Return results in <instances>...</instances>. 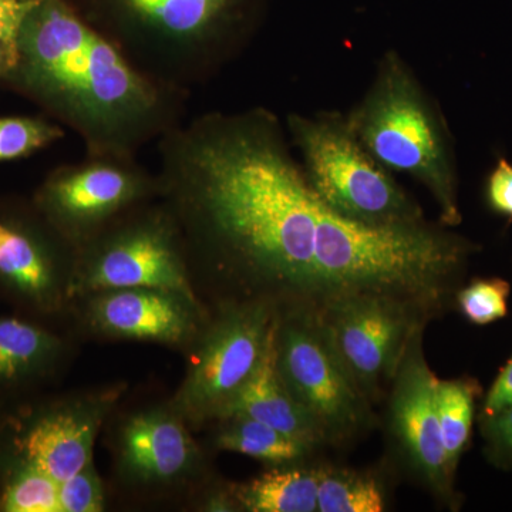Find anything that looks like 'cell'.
Listing matches in <instances>:
<instances>
[{
	"label": "cell",
	"instance_id": "obj_1",
	"mask_svg": "<svg viewBox=\"0 0 512 512\" xmlns=\"http://www.w3.org/2000/svg\"><path fill=\"white\" fill-rule=\"evenodd\" d=\"M6 82L83 140L90 157L136 158L183 123L185 93L154 82L64 0H35Z\"/></svg>",
	"mask_w": 512,
	"mask_h": 512
},
{
	"label": "cell",
	"instance_id": "obj_2",
	"mask_svg": "<svg viewBox=\"0 0 512 512\" xmlns=\"http://www.w3.org/2000/svg\"><path fill=\"white\" fill-rule=\"evenodd\" d=\"M268 0H97L93 26L141 73L187 94L237 59Z\"/></svg>",
	"mask_w": 512,
	"mask_h": 512
},
{
	"label": "cell",
	"instance_id": "obj_3",
	"mask_svg": "<svg viewBox=\"0 0 512 512\" xmlns=\"http://www.w3.org/2000/svg\"><path fill=\"white\" fill-rule=\"evenodd\" d=\"M124 384L0 406V512H63L67 481L93 461Z\"/></svg>",
	"mask_w": 512,
	"mask_h": 512
},
{
	"label": "cell",
	"instance_id": "obj_4",
	"mask_svg": "<svg viewBox=\"0 0 512 512\" xmlns=\"http://www.w3.org/2000/svg\"><path fill=\"white\" fill-rule=\"evenodd\" d=\"M346 117L384 168L410 175L427 188L441 224H460L456 161L446 121L400 53H384L365 96Z\"/></svg>",
	"mask_w": 512,
	"mask_h": 512
},
{
	"label": "cell",
	"instance_id": "obj_5",
	"mask_svg": "<svg viewBox=\"0 0 512 512\" xmlns=\"http://www.w3.org/2000/svg\"><path fill=\"white\" fill-rule=\"evenodd\" d=\"M286 133L299 151L309 187L330 211L375 227L423 224L420 205L363 147L346 113H291Z\"/></svg>",
	"mask_w": 512,
	"mask_h": 512
},
{
	"label": "cell",
	"instance_id": "obj_6",
	"mask_svg": "<svg viewBox=\"0 0 512 512\" xmlns=\"http://www.w3.org/2000/svg\"><path fill=\"white\" fill-rule=\"evenodd\" d=\"M121 288H163L198 296L183 234L158 195L123 212L76 249L72 303L90 293Z\"/></svg>",
	"mask_w": 512,
	"mask_h": 512
},
{
	"label": "cell",
	"instance_id": "obj_7",
	"mask_svg": "<svg viewBox=\"0 0 512 512\" xmlns=\"http://www.w3.org/2000/svg\"><path fill=\"white\" fill-rule=\"evenodd\" d=\"M279 309L266 301H224L185 350L187 367L171 406L190 427L215 421L254 375L274 339Z\"/></svg>",
	"mask_w": 512,
	"mask_h": 512
},
{
	"label": "cell",
	"instance_id": "obj_8",
	"mask_svg": "<svg viewBox=\"0 0 512 512\" xmlns=\"http://www.w3.org/2000/svg\"><path fill=\"white\" fill-rule=\"evenodd\" d=\"M157 195L156 174L136 158L90 157L50 174L32 204L77 249L123 212Z\"/></svg>",
	"mask_w": 512,
	"mask_h": 512
},
{
	"label": "cell",
	"instance_id": "obj_9",
	"mask_svg": "<svg viewBox=\"0 0 512 512\" xmlns=\"http://www.w3.org/2000/svg\"><path fill=\"white\" fill-rule=\"evenodd\" d=\"M76 248L35 205H0V296L45 320L70 311Z\"/></svg>",
	"mask_w": 512,
	"mask_h": 512
},
{
	"label": "cell",
	"instance_id": "obj_10",
	"mask_svg": "<svg viewBox=\"0 0 512 512\" xmlns=\"http://www.w3.org/2000/svg\"><path fill=\"white\" fill-rule=\"evenodd\" d=\"M276 369L296 402L318 421L326 436L357 426L363 393L330 345L318 319L282 315L275 333Z\"/></svg>",
	"mask_w": 512,
	"mask_h": 512
},
{
	"label": "cell",
	"instance_id": "obj_11",
	"mask_svg": "<svg viewBox=\"0 0 512 512\" xmlns=\"http://www.w3.org/2000/svg\"><path fill=\"white\" fill-rule=\"evenodd\" d=\"M84 329L109 340L150 342L183 349L194 342L210 312L200 296L163 288L109 289L72 303Z\"/></svg>",
	"mask_w": 512,
	"mask_h": 512
},
{
	"label": "cell",
	"instance_id": "obj_12",
	"mask_svg": "<svg viewBox=\"0 0 512 512\" xmlns=\"http://www.w3.org/2000/svg\"><path fill=\"white\" fill-rule=\"evenodd\" d=\"M319 322L363 394L376 392L383 379L394 376L414 328L407 303L380 295L333 299Z\"/></svg>",
	"mask_w": 512,
	"mask_h": 512
},
{
	"label": "cell",
	"instance_id": "obj_13",
	"mask_svg": "<svg viewBox=\"0 0 512 512\" xmlns=\"http://www.w3.org/2000/svg\"><path fill=\"white\" fill-rule=\"evenodd\" d=\"M113 453L121 483L136 490H170L204 473V454L171 403L128 414L116 431Z\"/></svg>",
	"mask_w": 512,
	"mask_h": 512
},
{
	"label": "cell",
	"instance_id": "obj_14",
	"mask_svg": "<svg viewBox=\"0 0 512 512\" xmlns=\"http://www.w3.org/2000/svg\"><path fill=\"white\" fill-rule=\"evenodd\" d=\"M394 376L392 417L397 437L427 481L447 493L454 470L441 441L437 414L439 379L424 359L420 326L410 332Z\"/></svg>",
	"mask_w": 512,
	"mask_h": 512
},
{
	"label": "cell",
	"instance_id": "obj_15",
	"mask_svg": "<svg viewBox=\"0 0 512 512\" xmlns=\"http://www.w3.org/2000/svg\"><path fill=\"white\" fill-rule=\"evenodd\" d=\"M69 340L30 316H0V406L32 397L72 357Z\"/></svg>",
	"mask_w": 512,
	"mask_h": 512
},
{
	"label": "cell",
	"instance_id": "obj_16",
	"mask_svg": "<svg viewBox=\"0 0 512 512\" xmlns=\"http://www.w3.org/2000/svg\"><path fill=\"white\" fill-rule=\"evenodd\" d=\"M232 414H244L261 421L309 447L326 439V433L318 421L296 402L279 376L276 369L275 336L254 375L225 404L217 420Z\"/></svg>",
	"mask_w": 512,
	"mask_h": 512
},
{
	"label": "cell",
	"instance_id": "obj_17",
	"mask_svg": "<svg viewBox=\"0 0 512 512\" xmlns=\"http://www.w3.org/2000/svg\"><path fill=\"white\" fill-rule=\"evenodd\" d=\"M320 470L274 468L232 488L238 510L251 512L318 511Z\"/></svg>",
	"mask_w": 512,
	"mask_h": 512
},
{
	"label": "cell",
	"instance_id": "obj_18",
	"mask_svg": "<svg viewBox=\"0 0 512 512\" xmlns=\"http://www.w3.org/2000/svg\"><path fill=\"white\" fill-rule=\"evenodd\" d=\"M217 421L220 429L215 434L214 444L222 451L244 454L255 460L282 466L299 460L311 448L244 414H232Z\"/></svg>",
	"mask_w": 512,
	"mask_h": 512
},
{
	"label": "cell",
	"instance_id": "obj_19",
	"mask_svg": "<svg viewBox=\"0 0 512 512\" xmlns=\"http://www.w3.org/2000/svg\"><path fill=\"white\" fill-rule=\"evenodd\" d=\"M476 393V386L468 380L437 382V414L441 441L448 464L453 470H456L457 461L470 441Z\"/></svg>",
	"mask_w": 512,
	"mask_h": 512
},
{
	"label": "cell",
	"instance_id": "obj_20",
	"mask_svg": "<svg viewBox=\"0 0 512 512\" xmlns=\"http://www.w3.org/2000/svg\"><path fill=\"white\" fill-rule=\"evenodd\" d=\"M384 500L373 478L348 471L320 470L318 511L380 512Z\"/></svg>",
	"mask_w": 512,
	"mask_h": 512
},
{
	"label": "cell",
	"instance_id": "obj_21",
	"mask_svg": "<svg viewBox=\"0 0 512 512\" xmlns=\"http://www.w3.org/2000/svg\"><path fill=\"white\" fill-rule=\"evenodd\" d=\"M64 136L56 124L32 117H0V163L30 156Z\"/></svg>",
	"mask_w": 512,
	"mask_h": 512
},
{
	"label": "cell",
	"instance_id": "obj_22",
	"mask_svg": "<svg viewBox=\"0 0 512 512\" xmlns=\"http://www.w3.org/2000/svg\"><path fill=\"white\" fill-rule=\"evenodd\" d=\"M510 284L503 279H478L458 293L461 312L474 325H490L508 312Z\"/></svg>",
	"mask_w": 512,
	"mask_h": 512
},
{
	"label": "cell",
	"instance_id": "obj_23",
	"mask_svg": "<svg viewBox=\"0 0 512 512\" xmlns=\"http://www.w3.org/2000/svg\"><path fill=\"white\" fill-rule=\"evenodd\" d=\"M106 507V494L94 461L67 481L63 491V512H100Z\"/></svg>",
	"mask_w": 512,
	"mask_h": 512
},
{
	"label": "cell",
	"instance_id": "obj_24",
	"mask_svg": "<svg viewBox=\"0 0 512 512\" xmlns=\"http://www.w3.org/2000/svg\"><path fill=\"white\" fill-rule=\"evenodd\" d=\"M485 197L491 210L512 220V164L500 158L485 185Z\"/></svg>",
	"mask_w": 512,
	"mask_h": 512
},
{
	"label": "cell",
	"instance_id": "obj_25",
	"mask_svg": "<svg viewBox=\"0 0 512 512\" xmlns=\"http://www.w3.org/2000/svg\"><path fill=\"white\" fill-rule=\"evenodd\" d=\"M35 0H0V43L16 46L20 25Z\"/></svg>",
	"mask_w": 512,
	"mask_h": 512
},
{
	"label": "cell",
	"instance_id": "obj_26",
	"mask_svg": "<svg viewBox=\"0 0 512 512\" xmlns=\"http://www.w3.org/2000/svg\"><path fill=\"white\" fill-rule=\"evenodd\" d=\"M485 430L495 450L512 458V404L494 416L487 417Z\"/></svg>",
	"mask_w": 512,
	"mask_h": 512
},
{
	"label": "cell",
	"instance_id": "obj_27",
	"mask_svg": "<svg viewBox=\"0 0 512 512\" xmlns=\"http://www.w3.org/2000/svg\"><path fill=\"white\" fill-rule=\"evenodd\" d=\"M512 404V357L501 369L484 403L485 417L494 416Z\"/></svg>",
	"mask_w": 512,
	"mask_h": 512
},
{
	"label": "cell",
	"instance_id": "obj_28",
	"mask_svg": "<svg viewBox=\"0 0 512 512\" xmlns=\"http://www.w3.org/2000/svg\"><path fill=\"white\" fill-rule=\"evenodd\" d=\"M16 59V46L0 43V79H5Z\"/></svg>",
	"mask_w": 512,
	"mask_h": 512
}]
</instances>
